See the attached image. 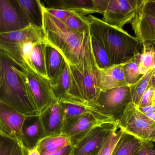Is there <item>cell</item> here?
I'll list each match as a JSON object with an SVG mask.
<instances>
[{"mask_svg":"<svg viewBox=\"0 0 155 155\" xmlns=\"http://www.w3.org/2000/svg\"><path fill=\"white\" fill-rule=\"evenodd\" d=\"M42 7L46 42L58 50L68 64L79 70L98 69L92 52L90 29L83 32L72 30L49 14L43 3Z\"/></svg>","mask_w":155,"mask_h":155,"instance_id":"1","label":"cell"},{"mask_svg":"<svg viewBox=\"0 0 155 155\" xmlns=\"http://www.w3.org/2000/svg\"><path fill=\"white\" fill-rule=\"evenodd\" d=\"M91 35L98 40L107 52L111 66L138 61L144 43L123 28L88 15Z\"/></svg>","mask_w":155,"mask_h":155,"instance_id":"2","label":"cell"},{"mask_svg":"<svg viewBox=\"0 0 155 155\" xmlns=\"http://www.w3.org/2000/svg\"><path fill=\"white\" fill-rule=\"evenodd\" d=\"M17 64L7 54H0V102L28 117L40 116L30 100Z\"/></svg>","mask_w":155,"mask_h":155,"instance_id":"3","label":"cell"},{"mask_svg":"<svg viewBox=\"0 0 155 155\" xmlns=\"http://www.w3.org/2000/svg\"><path fill=\"white\" fill-rule=\"evenodd\" d=\"M17 64V70L28 97L39 115H41L58 99L48 80L24 65Z\"/></svg>","mask_w":155,"mask_h":155,"instance_id":"4","label":"cell"},{"mask_svg":"<svg viewBox=\"0 0 155 155\" xmlns=\"http://www.w3.org/2000/svg\"><path fill=\"white\" fill-rule=\"evenodd\" d=\"M68 65L71 75V86L67 97L61 100H69L85 104L93 103L101 91L99 70L81 71Z\"/></svg>","mask_w":155,"mask_h":155,"instance_id":"5","label":"cell"},{"mask_svg":"<svg viewBox=\"0 0 155 155\" xmlns=\"http://www.w3.org/2000/svg\"><path fill=\"white\" fill-rule=\"evenodd\" d=\"M117 126L141 141L155 142V120L141 112L131 102L117 121Z\"/></svg>","mask_w":155,"mask_h":155,"instance_id":"6","label":"cell"},{"mask_svg":"<svg viewBox=\"0 0 155 155\" xmlns=\"http://www.w3.org/2000/svg\"><path fill=\"white\" fill-rule=\"evenodd\" d=\"M131 102L130 88L125 87L101 91L92 104L99 112L110 117L117 123Z\"/></svg>","mask_w":155,"mask_h":155,"instance_id":"7","label":"cell"},{"mask_svg":"<svg viewBox=\"0 0 155 155\" xmlns=\"http://www.w3.org/2000/svg\"><path fill=\"white\" fill-rule=\"evenodd\" d=\"M118 129L117 125L105 123L92 128L78 138L73 144V155H97L110 134Z\"/></svg>","mask_w":155,"mask_h":155,"instance_id":"8","label":"cell"},{"mask_svg":"<svg viewBox=\"0 0 155 155\" xmlns=\"http://www.w3.org/2000/svg\"><path fill=\"white\" fill-rule=\"evenodd\" d=\"M143 0H110L102 20L123 28L131 22L142 6Z\"/></svg>","mask_w":155,"mask_h":155,"instance_id":"9","label":"cell"},{"mask_svg":"<svg viewBox=\"0 0 155 155\" xmlns=\"http://www.w3.org/2000/svg\"><path fill=\"white\" fill-rule=\"evenodd\" d=\"M29 25L12 1L0 0V33L20 30Z\"/></svg>","mask_w":155,"mask_h":155,"instance_id":"10","label":"cell"},{"mask_svg":"<svg viewBox=\"0 0 155 155\" xmlns=\"http://www.w3.org/2000/svg\"><path fill=\"white\" fill-rule=\"evenodd\" d=\"M44 41H46L42 28L31 24L20 30L0 33V43L18 44L28 41L38 43Z\"/></svg>","mask_w":155,"mask_h":155,"instance_id":"11","label":"cell"},{"mask_svg":"<svg viewBox=\"0 0 155 155\" xmlns=\"http://www.w3.org/2000/svg\"><path fill=\"white\" fill-rule=\"evenodd\" d=\"M136 37L143 43L155 41V18L140 9L131 22Z\"/></svg>","mask_w":155,"mask_h":155,"instance_id":"12","label":"cell"},{"mask_svg":"<svg viewBox=\"0 0 155 155\" xmlns=\"http://www.w3.org/2000/svg\"><path fill=\"white\" fill-rule=\"evenodd\" d=\"M125 64L112 65L104 69H99L101 91L129 87L125 78L124 71Z\"/></svg>","mask_w":155,"mask_h":155,"instance_id":"13","label":"cell"},{"mask_svg":"<svg viewBox=\"0 0 155 155\" xmlns=\"http://www.w3.org/2000/svg\"><path fill=\"white\" fill-rule=\"evenodd\" d=\"M0 117L1 127L6 128L11 135L16 136L22 139L24 123L28 117L24 116L11 108L1 103Z\"/></svg>","mask_w":155,"mask_h":155,"instance_id":"14","label":"cell"},{"mask_svg":"<svg viewBox=\"0 0 155 155\" xmlns=\"http://www.w3.org/2000/svg\"><path fill=\"white\" fill-rule=\"evenodd\" d=\"M23 18L29 23L42 28V3L39 0L12 1Z\"/></svg>","mask_w":155,"mask_h":155,"instance_id":"15","label":"cell"},{"mask_svg":"<svg viewBox=\"0 0 155 155\" xmlns=\"http://www.w3.org/2000/svg\"><path fill=\"white\" fill-rule=\"evenodd\" d=\"M45 111L48 113L47 123L44 126L45 137L61 135L63 132V114L59 100L54 102Z\"/></svg>","mask_w":155,"mask_h":155,"instance_id":"16","label":"cell"},{"mask_svg":"<svg viewBox=\"0 0 155 155\" xmlns=\"http://www.w3.org/2000/svg\"><path fill=\"white\" fill-rule=\"evenodd\" d=\"M46 2L49 5L48 8L66 10L84 16L96 13L93 0H58Z\"/></svg>","mask_w":155,"mask_h":155,"instance_id":"17","label":"cell"},{"mask_svg":"<svg viewBox=\"0 0 155 155\" xmlns=\"http://www.w3.org/2000/svg\"><path fill=\"white\" fill-rule=\"evenodd\" d=\"M0 155H28V150L22 139L1 130Z\"/></svg>","mask_w":155,"mask_h":155,"instance_id":"18","label":"cell"},{"mask_svg":"<svg viewBox=\"0 0 155 155\" xmlns=\"http://www.w3.org/2000/svg\"><path fill=\"white\" fill-rule=\"evenodd\" d=\"M66 61L60 52L47 43L46 63L47 74L50 82H52L62 70Z\"/></svg>","mask_w":155,"mask_h":155,"instance_id":"19","label":"cell"},{"mask_svg":"<svg viewBox=\"0 0 155 155\" xmlns=\"http://www.w3.org/2000/svg\"><path fill=\"white\" fill-rule=\"evenodd\" d=\"M46 41L38 42L35 44L30 55L29 68L49 80L46 68Z\"/></svg>","mask_w":155,"mask_h":155,"instance_id":"20","label":"cell"},{"mask_svg":"<svg viewBox=\"0 0 155 155\" xmlns=\"http://www.w3.org/2000/svg\"><path fill=\"white\" fill-rule=\"evenodd\" d=\"M50 83L54 94L58 99H63L67 97L71 86V75L67 61L58 76Z\"/></svg>","mask_w":155,"mask_h":155,"instance_id":"21","label":"cell"},{"mask_svg":"<svg viewBox=\"0 0 155 155\" xmlns=\"http://www.w3.org/2000/svg\"><path fill=\"white\" fill-rule=\"evenodd\" d=\"M141 142L140 140L122 130V135L111 155H133L138 149Z\"/></svg>","mask_w":155,"mask_h":155,"instance_id":"22","label":"cell"},{"mask_svg":"<svg viewBox=\"0 0 155 155\" xmlns=\"http://www.w3.org/2000/svg\"><path fill=\"white\" fill-rule=\"evenodd\" d=\"M72 144L71 138L64 135L46 137L37 144L40 153H51Z\"/></svg>","mask_w":155,"mask_h":155,"instance_id":"23","label":"cell"},{"mask_svg":"<svg viewBox=\"0 0 155 155\" xmlns=\"http://www.w3.org/2000/svg\"><path fill=\"white\" fill-rule=\"evenodd\" d=\"M155 69L151 70L142 76L141 78L135 84L130 86L131 94V102L138 107L143 94L147 89L151 85L152 76Z\"/></svg>","mask_w":155,"mask_h":155,"instance_id":"24","label":"cell"},{"mask_svg":"<svg viewBox=\"0 0 155 155\" xmlns=\"http://www.w3.org/2000/svg\"><path fill=\"white\" fill-rule=\"evenodd\" d=\"M155 67V53L150 42L144 43L142 52L138 61V69L140 75L144 74Z\"/></svg>","mask_w":155,"mask_h":155,"instance_id":"25","label":"cell"},{"mask_svg":"<svg viewBox=\"0 0 155 155\" xmlns=\"http://www.w3.org/2000/svg\"><path fill=\"white\" fill-rule=\"evenodd\" d=\"M91 47L93 56L99 69H104L111 66L109 57L101 42L91 35Z\"/></svg>","mask_w":155,"mask_h":155,"instance_id":"26","label":"cell"},{"mask_svg":"<svg viewBox=\"0 0 155 155\" xmlns=\"http://www.w3.org/2000/svg\"><path fill=\"white\" fill-rule=\"evenodd\" d=\"M69 28L74 31L83 32L89 29L87 16L73 12L62 21Z\"/></svg>","mask_w":155,"mask_h":155,"instance_id":"27","label":"cell"},{"mask_svg":"<svg viewBox=\"0 0 155 155\" xmlns=\"http://www.w3.org/2000/svg\"><path fill=\"white\" fill-rule=\"evenodd\" d=\"M41 130H43L45 132L41 115L39 116L38 119L35 120L33 123L23 128L22 138L23 142L24 143L26 140L29 141V140H32L34 139H37V138L39 137L38 136L40 133Z\"/></svg>","mask_w":155,"mask_h":155,"instance_id":"28","label":"cell"},{"mask_svg":"<svg viewBox=\"0 0 155 155\" xmlns=\"http://www.w3.org/2000/svg\"><path fill=\"white\" fill-rule=\"evenodd\" d=\"M124 71L126 81L129 86L138 81L142 76L139 71L138 61L137 60L126 63Z\"/></svg>","mask_w":155,"mask_h":155,"instance_id":"29","label":"cell"},{"mask_svg":"<svg viewBox=\"0 0 155 155\" xmlns=\"http://www.w3.org/2000/svg\"><path fill=\"white\" fill-rule=\"evenodd\" d=\"M121 130L113 131L110 134L97 155H111L117 142L122 135Z\"/></svg>","mask_w":155,"mask_h":155,"instance_id":"30","label":"cell"},{"mask_svg":"<svg viewBox=\"0 0 155 155\" xmlns=\"http://www.w3.org/2000/svg\"><path fill=\"white\" fill-rule=\"evenodd\" d=\"M155 88L149 86L143 94L139 105L138 107H143L155 105Z\"/></svg>","mask_w":155,"mask_h":155,"instance_id":"31","label":"cell"},{"mask_svg":"<svg viewBox=\"0 0 155 155\" xmlns=\"http://www.w3.org/2000/svg\"><path fill=\"white\" fill-rule=\"evenodd\" d=\"M133 155H155V142L142 141L138 149Z\"/></svg>","mask_w":155,"mask_h":155,"instance_id":"32","label":"cell"},{"mask_svg":"<svg viewBox=\"0 0 155 155\" xmlns=\"http://www.w3.org/2000/svg\"><path fill=\"white\" fill-rule=\"evenodd\" d=\"M46 7L47 12L56 18L63 21L69 16L73 12L55 8Z\"/></svg>","mask_w":155,"mask_h":155,"instance_id":"33","label":"cell"},{"mask_svg":"<svg viewBox=\"0 0 155 155\" xmlns=\"http://www.w3.org/2000/svg\"><path fill=\"white\" fill-rule=\"evenodd\" d=\"M141 10L155 18V0H143Z\"/></svg>","mask_w":155,"mask_h":155,"instance_id":"34","label":"cell"},{"mask_svg":"<svg viewBox=\"0 0 155 155\" xmlns=\"http://www.w3.org/2000/svg\"><path fill=\"white\" fill-rule=\"evenodd\" d=\"M109 0H93L94 10L96 13L103 14L107 8Z\"/></svg>","mask_w":155,"mask_h":155,"instance_id":"35","label":"cell"},{"mask_svg":"<svg viewBox=\"0 0 155 155\" xmlns=\"http://www.w3.org/2000/svg\"><path fill=\"white\" fill-rule=\"evenodd\" d=\"M73 144L66 146L51 153H40L41 155H70L73 150Z\"/></svg>","mask_w":155,"mask_h":155,"instance_id":"36","label":"cell"},{"mask_svg":"<svg viewBox=\"0 0 155 155\" xmlns=\"http://www.w3.org/2000/svg\"><path fill=\"white\" fill-rule=\"evenodd\" d=\"M138 108L139 110L144 114L155 112V105L147 106L143 107H138Z\"/></svg>","mask_w":155,"mask_h":155,"instance_id":"37","label":"cell"},{"mask_svg":"<svg viewBox=\"0 0 155 155\" xmlns=\"http://www.w3.org/2000/svg\"><path fill=\"white\" fill-rule=\"evenodd\" d=\"M28 155H41L38 148V146L36 145L30 149L28 150Z\"/></svg>","mask_w":155,"mask_h":155,"instance_id":"38","label":"cell"},{"mask_svg":"<svg viewBox=\"0 0 155 155\" xmlns=\"http://www.w3.org/2000/svg\"><path fill=\"white\" fill-rule=\"evenodd\" d=\"M151 85L155 88V73L153 74L151 80Z\"/></svg>","mask_w":155,"mask_h":155,"instance_id":"39","label":"cell"},{"mask_svg":"<svg viewBox=\"0 0 155 155\" xmlns=\"http://www.w3.org/2000/svg\"><path fill=\"white\" fill-rule=\"evenodd\" d=\"M150 42L151 43V45H152V47H153V49H154V52H155V41H151V42ZM154 69H155V72H154V73H155V67Z\"/></svg>","mask_w":155,"mask_h":155,"instance_id":"40","label":"cell"},{"mask_svg":"<svg viewBox=\"0 0 155 155\" xmlns=\"http://www.w3.org/2000/svg\"><path fill=\"white\" fill-rule=\"evenodd\" d=\"M70 155H73V150H72V152H71V154Z\"/></svg>","mask_w":155,"mask_h":155,"instance_id":"41","label":"cell"}]
</instances>
